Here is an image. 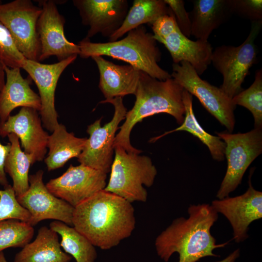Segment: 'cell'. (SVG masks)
<instances>
[{
	"label": "cell",
	"mask_w": 262,
	"mask_h": 262,
	"mask_svg": "<svg viewBox=\"0 0 262 262\" xmlns=\"http://www.w3.org/2000/svg\"><path fill=\"white\" fill-rule=\"evenodd\" d=\"M72 226L95 246L109 249L131 235L135 226L134 208L102 190L74 208Z\"/></svg>",
	"instance_id": "obj_1"
},
{
	"label": "cell",
	"mask_w": 262,
	"mask_h": 262,
	"mask_svg": "<svg viewBox=\"0 0 262 262\" xmlns=\"http://www.w3.org/2000/svg\"><path fill=\"white\" fill-rule=\"evenodd\" d=\"M187 212V218H176L156 238L158 256L165 262L174 253L179 255V262H197L205 257H220L213 250L225 246L229 241L217 244L211 233L218 213L208 204L190 205Z\"/></svg>",
	"instance_id": "obj_2"
},
{
	"label": "cell",
	"mask_w": 262,
	"mask_h": 262,
	"mask_svg": "<svg viewBox=\"0 0 262 262\" xmlns=\"http://www.w3.org/2000/svg\"><path fill=\"white\" fill-rule=\"evenodd\" d=\"M183 89L172 78L160 81L140 71L134 104L127 112L124 123L119 127L114 147L119 146L128 153L140 154L142 151L131 145L130 134L134 126L146 117L165 113L174 117L178 124H181L185 115Z\"/></svg>",
	"instance_id": "obj_3"
},
{
	"label": "cell",
	"mask_w": 262,
	"mask_h": 262,
	"mask_svg": "<svg viewBox=\"0 0 262 262\" xmlns=\"http://www.w3.org/2000/svg\"><path fill=\"white\" fill-rule=\"evenodd\" d=\"M79 55L84 59L107 56L128 63L140 71L160 81L172 78L158 63L161 52L153 34L141 25L128 33L124 38L106 43H94L86 37L78 44Z\"/></svg>",
	"instance_id": "obj_4"
},
{
	"label": "cell",
	"mask_w": 262,
	"mask_h": 262,
	"mask_svg": "<svg viewBox=\"0 0 262 262\" xmlns=\"http://www.w3.org/2000/svg\"><path fill=\"white\" fill-rule=\"evenodd\" d=\"M114 151L109 180L104 190L131 203L146 201L147 193L143 185L151 186L157 173L151 159L128 153L119 146L115 147Z\"/></svg>",
	"instance_id": "obj_5"
},
{
	"label": "cell",
	"mask_w": 262,
	"mask_h": 262,
	"mask_svg": "<svg viewBox=\"0 0 262 262\" xmlns=\"http://www.w3.org/2000/svg\"><path fill=\"white\" fill-rule=\"evenodd\" d=\"M262 27V21L252 22L246 39L237 47L222 45L213 51L211 63L223 76L220 88L230 98L241 92L242 84L251 67L257 60L255 40Z\"/></svg>",
	"instance_id": "obj_6"
},
{
	"label": "cell",
	"mask_w": 262,
	"mask_h": 262,
	"mask_svg": "<svg viewBox=\"0 0 262 262\" xmlns=\"http://www.w3.org/2000/svg\"><path fill=\"white\" fill-rule=\"evenodd\" d=\"M225 143V157L227 160L225 175L217 193L220 199L228 197L241 183L247 168L262 153V129L246 133L216 132Z\"/></svg>",
	"instance_id": "obj_7"
},
{
	"label": "cell",
	"mask_w": 262,
	"mask_h": 262,
	"mask_svg": "<svg viewBox=\"0 0 262 262\" xmlns=\"http://www.w3.org/2000/svg\"><path fill=\"white\" fill-rule=\"evenodd\" d=\"M171 77L199 100L205 109L232 133L235 126V106L220 87L202 80L186 62L173 64Z\"/></svg>",
	"instance_id": "obj_8"
},
{
	"label": "cell",
	"mask_w": 262,
	"mask_h": 262,
	"mask_svg": "<svg viewBox=\"0 0 262 262\" xmlns=\"http://www.w3.org/2000/svg\"><path fill=\"white\" fill-rule=\"evenodd\" d=\"M101 103L112 104L115 109L112 120L101 125V118L89 125L87 132L89 135L82 153L78 157L80 164L107 173L113 161L114 142L119 123L125 119L127 109L122 97L105 99Z\"/></svg>",
	"instance_id": "obj_9"
},
{
	"label": "cell",
	"mask_w": 262,
	"mask_h": 262,
	"mask_svg": "<svg viewBox=\"0 0 262 262\" xmlns=\"http://www.w3.org/2000/svg\"><path fill=\"white\" fill-rule=\"evenodd\" d=\"M41 12V7L30 0L0 2V22L9 31L24 56L39 62L40 44L36 25Z\"/></svg>",
	"instance_id": "obj_10"
},
{
	"label": "cell",
	"mask_w": 262,
	"mask_h": 262,
	"mask_svg": "<svg viewBox=\"0 0 262 262\" xmlns=\"http://www.w3.org/2000/svg\"><path fill=\"white\" fill-rule=\"evenodd\" d=\"M44 172L39 170L29 177V187L16 197L18 203L30 214L28 224L35 226L45 219H53L72 226L74 207L51 193L44 184Z\"/></svg>",
	"instance_id": "obj_11"
},
{
	"label": "cell",
	"mask_w": 262,
	"mask_h": 262,
	"mask_svg": "<svg viewBox=\"0 0 262 262\" xmlns=\"http://www.w3.org/2000/svg\"><path fill=\"white\" fill-rule=\"evenodd\" d=\"M107 174L80 164H70L61 176L51 179L46 186L54 196L73 207L89 198L106 186Z\"/></svg>",
	"instance_id": "obj_12"
},
{
	"label": "cell",
	"mask_w": 262,
	"mask_h": 262,
	"mask_svg": "<svg viewBox=\"0 0 262 262\" xmlns=\"http://www.w3.org/2000/svg\"><path fill=\"white\" fill-rule=\"evenodd\" d=\"M39 1L42 9L36 25L40 44L39 62L51 56H55L61 61L79 55V45L69 41L65 36V19L59 13L56 2L50 0Z\"/></svg>",
	"instance_id": "obj_13"
},
{
	"label": "cell",
	"mask_w": 262,
	"mask_h": 262,
	"mask_svg": "<svg viewBox=\"0 0 262 262\" xmlns=\"http://www.w3.org/2000/svg\"><path fill=\"white\" fill-rule=\"evenodd\" d=\"M77 55L51 64L26 59L22 68L37 86L41 101L39 111L43 127L52 132L59 125L55 107V92L59 78L65 69L76 59Z\"/></svg>",
	"instance_id": "obj_14"
},
{
	"label": "cell",
	"mask_w": 262,
	"mask_h": 262,
	"mask_svg": "<svg viewBox=\"0 0 262 262\" xmlns=\"http://www.w3.org/2000/svg\"><path fill=\"white\" fill-rule=\"evenodd\" d=\"M249 177V187L243 194L212 202L216 212L222 214L230 224L233 239L236 243L246 240L250 224L262 217V193L254 188Z\"/></svg>",
	"instance_id": "obj_15"
},
{
	"label": "cell",
	"mask_w": 262,
	"mask_h": 262,
	"mask_svg": "<svg viewBox=\"0 0 262 262\" xmlns=\"http://www.w3.org/2000/svg\"><path fill=\"white\" fill-rule=\"evenodd\" d=\"M83 25L89 29L86 38L98 33L110 38L121 27L128 12L127 0H73Z\"/></svg>",
	"instance_id": "obj_16"
},
{
	"label": "cell",
	"mask_w": 262,
	"mask_h": 262,
	"mask_svg": "<svg viewBox=\"0 0 262 262\" xmlns=\"http://www.w3.org/2000/svg\"><path fill=\"white\" fill-rule=\"evenodd\" d=\"M38 111L31 108L22 107L14 115H10L0 124V136L4 138L9 134H16L24 151L33 155L36 162H41L47 152L49 136L42 126Z\"/></svg>",
	"instance_id": "obj_17"
},
{
	"label": "cell",
	"mask_w": 262,
	"mask_h": 262,
	"mask_svg": "<svg viewBox=\"0 0 262 262\" xmlns=\"http://www.w3.org/2000/svg\"><path fill=\"white\" fill-rule=\"evenodd\" d=\"M5 82L0 94V124L6 121L12 111L21 107L39 112V96L31 88V79L24 78L19 68H9L4 65Z\"/></svg>",
	"instance_id": "obj_18"
},
{
	"label": "cell",
	"mask_w": 262,
	"mask_h": 262,
	"mask_svg": "<svg viewBox=\"0 0 262 262\" xmlns=\"http://www.w3.org/2000/svg\"><path fill=\"white\" fill-rule=\"evenodd\" d=\"M92 59L97 65L99 73L98 87L105 99L135 95L140 70L130 65H116L102 56Z\"/></svg>",
	"instance_id": "obj_19"
},
{
	"label": "cell",
	"mask_w": 262,
	"mask_h": 262,
	"mask_svg": "<svg viewBox=\"0 0 262 262\" xmlns=\"http://www.w3.org/2000/svg\"><path fill=\"white\" fill-rule=\"evenodd\" d=\"M158 42L163 44L169 52L174 64L186 62L198 75L202 74L211 64L213 51L208 41H193L177 29L165 38Z\"/></svg>",
	"instance_id": "obj_20"
},
{
	"label": "cell",
	"mask_w": 262,
	"mask_h": 262,
	"mask_svg": "<svg viewBox=\"0 0 262 262\" xmlns=\"http://www.w3.org/2000/svg\"><path fill=\"white\" fill-rule=\"evenodd\" d=\"M192 3L191 35L198 40L208 41L213 31L233 14L230 0H194Z\"/></svg>",
	"instance_id": "obj_21"
},
{
	"label": "cell",
	"mask_w": 262,
	"mask_h": 262,
	"mask_svg": "<svg viewBox=\"0 0 262 262\" xmlns=\"http://www.w3.org/2000/svg\"><path fill=\"white\" fill-rule=\"evenodd\" d=\"M58 234L50 228H40L34 240L16 255L14 262H69L72 257L61 249Z\"/></svg>",
	"instance_id": "obj_22"
},
{
	"label": "cell",
	"mask_w": 262,
	"mask_h": 262,
	"mask_svg": "<svg viewBox=\"0 0 262 262\" xmlns=\"http://www.w3.org/2000/svg\"><path fill=\"white\" fill-rule=\"evenodd\" d=\"M87 139L76 137L73 133L68 132L64 125L59 124L48 140L49 152L44 162L48 171L63 167L72 158H78Z\"/></svg>",
	"instance_id": "obj_23"
},
{
	"label": "cell",
	"mask_w": 262,
	"mask_h": 262,
	"mask_svg": "<svg viewBox=\"0 0 262 262\" xmlns=\"http://www.w3.org/2000/svg\"><path fill=\"white\" fill-rule=\"evenodd\" d=\"M182 100L185 108L183 122L180 126L171 131H165L163 134L152 138L149 142H154L163 136L178 131L189 132L199 139L209 149L213 158L218 162L225 159L226 144L219 137L208 133L197 121L193 109V96L186 90L182 92Z\"/></svg>",
	"instance_id": "obj_24"
},
{
	"label": "cell",
	"mask_w": 262,
	"mask_h": 262,
	"mask_svg": "<svg viewBox=\"0 0 262 262\" xmlns=\"http://www.w3.org/2000/svg\"><path fill=\"white\" fill-rule=\"evenodd\" d=\"M7 137L11 148L5 160L4 170L12 180V187L17 197L29 189L30 168L36 161L33 155L21 150L19 138L16 134L11 133Z\"/></svg>",
	"instance_id": "obj_25"
},
{
	"label": "cell",
	"mask_w": 262,
	"mask_h": 262,
	"mask_svg": "<svg viewBox=\"0 0 262 262\" xmlns=\"http://www.w3.org/2000/svg\"><path fill=\"white\" fill-rule=\"evenodd\" d=\"M170 8L164 0H134L121 27L109 38L115 41L126 33L143 25H151L158 18L168 14Z\"/></svg>",
	"instance_id": "obj_26"
},
{
	"label": "cell",
	"mask_w": 262,
	"mask_h": 262,
	"mask_svg": "<svg viewBox=\"0 0 262 262\" xmlns=\"http://www.w3.org/2000/svg\"><path fill=\"white\" fill-rule=\"evenodd\" d=\"M49 228L61 236L60 246L76 262H95V246L74 227L59 221L51 222Z\"/></svg>",
	"instance_id": "obj_27"
},
{
	"label": "cell",
	"mask_w": 262,
	"mask_h": 262,
	"mask_svg": "<svg viewBox=\"0 0 262 262\" xmlns=\"http://www.w3.org/2000/svg\"><path fill=\"white\" fill-rule=\"evenodd\" d=\"M34 234L33 227L16 219L0 222V252L9 247L23 248Z\"/></svg>",
	"instance_id": "obj_28"
},
{
	"label": "cell",
	"mask_w": 262,
	"mask_h": 262,
	"mask_svg": "<svg viewBox=\"0 0 262 262\" xmlns=\"http://www.w3.org/2000/svg\"><path fill=\"white\" fill-rule=\"evenodd\" d=\"M235 105L242 106L253 115L254 128L262 129V70L256 71L255 80L247 89L242 90L232 99Z\"/></svg>",
	"instance_id": "obj_29"
},
{
	"label": "cell",
	"mask_w": 262,
	"mask_h": 262,
	"mask_svg": "<svg viewBox=\"0 0 262 262\" xmlns=\"http://www.w3.org/2000/svg\"><path fill=\"white\" fill-rule=\"evenodd\" d=\"M30 217L29 212L17 201L12 186L9 184L0 190V222L16 219L28 223Z\"/></svg>",
	"instance_id": "obj_30"
},
{
	"label": "cell",
	"mask_w": 262,
	"mask_h": 262,
	"mask_svg": "<svg viewBox=\"0 0 262 262\" xmlns=\"http://www.w3.org/2000/svg\"><path fill=\"white\" fill-rule=\"evenodd\" d=\"M0 58L4 65L11 68H22L27 59L17 49L9 31L0 22Z\"/></svg>",
	"instance_id": "obj_31"
},
{
	"label": "cell",
	"mask_w": 262,
	"mask_h": 262,
	"mask_svg": "<svg viewBox=\"0 0 262 262\" xmlns=\"http://www.w3.org/2000/svg\"><path fill=\"white\" fill-rule=\"evenodd\" d=\"M233 14L252 22L262 21V0H230Z\"/></svg>",
	"instance_id": "obj_32"
},
{
	"label": "cell",
	"mask_w": 262,
	"mask_h": 262,
	"mask_svg": "<svg viewBox=\"0 0 262 262\" xmlns=\"http://www.w3.org/2000/svg\"><path fill=\"white\" fill-rule=\"evenodd\" d=\"M173 12L180 32L187 37L191 35V22L189 14L182 0H164Z\"/></svg>",
	"instance_id": "obj_33"
},
{
	"label": "cell",
	"mask_w": 262,
	"mask_h": 262,
	"mask_svg": "<svg viewBox=\"0 0 262 262\" xmlns=\"http://www.w3.org/2000/svg\"><path fill=\"white\" fill-rule=\"evenodd\" d=\"M151 25L157 41L165 38L179 28L171 9L168 14L160 16Z\"/></svg>",
	"instance_id": "obj_34"
},
{
	"label": "cell",
	"mask_w": 262,
	"mask_h": 262,
	"mask_svg": "<svg viewBox=\"0 0 262 262\" xmlns=\"http://www.w3.org/2000/svg\"><path fill=\"white\" fill-rule=\"evenodd\" d=\"M10 148V143L3 145L0 142V184L3 187L9 184L4 170V164Z\"/></svg>",
	"instance_id": "obj_35"
},
{
	"label": "cell",
	"mask_w": 262,
	"mask_h": 262,
	"mask_svg": "<svg viewBox=\"0 0 262 262\" xmlns=\"http://www.w3.org/2000/svg\"><path fill=\"white\" fill-rule=\"evenodd\" d=\"M240 256V249H237L221 261L216 262H234Z\"/></svg>",
	"instance_id": "obj_36"
},
{
	"label": "cell",
	"mask_w": 262,
	"mask_h": 262,
	"mask_svg": "<svg viewBox=\"0 0 262 262\" xmlns=\"http://www.w3.org/2000/svg\"><path fill=\"white\" fill-rule=\"evenodd\" d=\"M4 64L0 58V94L5 82V74L4 70Z\"/></svg>",
	"instance_id": "obj_37"
},
{
	"label": "cell",
	"mask_w": 262,
	"mask_h": 262,
	"mask_svg": "<svg viewBox=\"0 0 262 262\" xmlns=\"http://www.w3.org/2000/svg\"><path fill=\"white\" fill-rule=\"evenodd\" d=\"M0 262H7L2 251L0 252Z\"/></svg>",
	"instance_id": "obj_38"
}]
</instances>
